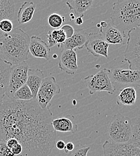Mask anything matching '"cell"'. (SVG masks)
I'll use <instances>...</instances> for the list:
<instances>
[{
  "instance_id": "cell-11",
  "label": "cell",
  "mask_w": 140,
  "mask_h": 156,
  "mask_svg": "<svg viewBox=\"0 0 140 156\" xmlns=\"http://www.w3.org/2000/svg\"><path fill=\"white\" fill-rule=\"evenodd\" d=\"M59 68L67 74L73 75L78 70V59L75 50H63L59 56Z\"/></svg>"
},
{
  "instance_id": "cell-27",
  "label": "cell",
  "mask_w": 140,
  "mask_h": 156,
  "mask_svg": "<svg viewBox=\"0 0 140 156\" xmlns=\"http://www.w3.org/2000/svg\"><path fill=\"white\" fill-rule=\"evenodd\" d=\"M90 149V147L80 145L73 151L68 153L67 156H87V153Z\"/></svg>"
},
{
  "instance_id": "cell-36",
  "label": "cell",
  "mask_w": 140,
  "mask_h": 156,
  "mask_svg": "<svg viewBox=\"0 0 140 156\" xmlns=\"http://www.w3.org/2000/svg\"><path fill=\"white\" fill-rule=\"evenodd\" d=\"M76 20L75 15H74L73 13H70V20Z\"/></svg>"
},
{
  "instance_id": "cell-3",
  "label": "cell",
  "mask_w": 140,
  "mask_h": 156,
  "mask_svg": "<svg viewBox=\"0 0 140 156\" xmlns=\"http://www.w3.org/2000/svg\"><path fill=\"white\" fill-rule=\"evenodd\" d=\"M111 23L125 33L140 27V0H119L114 2Z\"/></svg>"
},
{
  "instance_id": "cell-6",
  "label": "cell",
  "mask_w": 140,
  "mask_h": 156,
  "mask_svg": "<svg viewBox=\"0 0 140 156\" xmlns=\"http://www.w3.org/2000/svg\"><path fill=\"white\" fill-rule=\"evenodd\" d=\"M124 59L129 64V69L140 72V27L128 32Z\"/></svg>"
},
{
  "instance_id": "cell-1",
  "label": "cell",
  "mask_w": 140,
  "mask_h": 156,
  "mask_svg": "<svg viewBox=\"0 0 140 156\" xmlns=\"http://www.w3.org/2000/svg\"><path fill=\"white\" fill-rule=\"evenodd\" d=\"M51 105L42 109L36 99L5 98L0 103V140L17 139L22 156H49L57 137L52 126Z\"/></svg>"
},
{
  "instance_id": "cell-12",
  "label": "cell",
  "mask_w": 140,
  "mask_h": 156,
  "mask_svg": "<svg viewBox=\"0 0 140 156\" xmlns=\"http://www.w3.org/2000/svg\"><path fill=\"white\" fill-rule=\"evenodd\" d=\"M99 32L108 44L123 45L126 43L128 36L112 24L108 23L105 28H100Z\"/></svg>"
},
{
  "instance_id": "cell-31",
  "label": "cell",
  "mask_w": 140,
  "mask_h": 156,
  "mask_svg": "<svg viewBox=\"0 0 140 156\" xmlns=\"http://www.w3.org/2000/svg\"><path fill=\"white\" fill-rule=\"evenodd\" d=\"M12 153L15 156H22L23 152V147L20 144H18L15 148L11 150Z\"/></svg>"
},
{
  "instance_id": "cell-25",
  "label": "cell",
  "mask_w": 140,
  "mask_h": 156,
  "mask_svg": "<svg viewBox=\"0 0 140 156\" xmlns=\"http://www.w3.org/2000/svg\"><path fill=\"white\" fill-rule=\"evenodd\" d=\"M13 98L18 100L28 101L34 99L32 92L26 84H25L15 93Z\"/></svg>"
},
{
  "instance_id": "cell-21",
  "label": "cell",
  "mask_w": 140,
  "mask_h": 156,
  "mask_svg": "<svg viewBox=\"0 0 140 156\" xmlns=\"http://www.w3.org/2000/svg\"><path fill=\"white\" fill-rule=\"evenodd\" d=\"M137 100V91L133 87H125L120 90L118 97V103L125 106H132Z\"/></svg>"
},
{
  "instance_id": "cell-28",
  "label": "cell",
  "mask_w": 140,
  "mask_h": 156,
  "mask_svg": "<svg viewBox=\"0 0 140 156\" xmlns=\"http://www.w3.org/2000/svg\"><path fill=\"white\" fill-rule=\"evenodd\" d=\"M13 30V23L11 20L4 19L0 20V30L5 33H9Z\"/></svg>"
},
{
  "instance_id": "cell-26",
  "label": "cell",
  "mask_w": 140,
  "mask_h": 156,
  "mask_svg": "<svg viewBox=\"0 0 140 156\" xmlns=\"http://www.w3.org/2000/svg\"><path fill=\"white\" fill-rule=\"evenodd\" d=\"M48 23L53 28L59 29L62 26V23L65 22L64 16H61L58 13H52L48 17Z\"/></svg>"
},
{
  "instance_id": "cell-37",
  "label": "cell",
  "mask_w": 140,
  "mask_h": 156,
  "mask_svg": "<svg viewBox=\"0 0 140 156\" xmlns=\"http://www.w3.org/2000/svg\"><path fill=\"white\" fill-rule=\"evenodd\" d=\"M53 58H58V55H56V54H55V55H53Z\"/></svg>"
},
{
  "instance_id": "cell-38",
  "label": "cell",
  "mask_w": 140,
  "mask_h": 156,
  "mask_svg": "<svg viewBox=\"0 0 140 156\" xmlns=\"http://www.w3.org/2000/svg\"><path fill=\"white\" fill-rule=\"evenodd\" d=\"M73 103L74 105L76 104V100H73Z\"/></svg>"
},
{
  "instance_id": "cell-19",
  "label": "cell",
  "mask_w": 140,
  "mask_h": 156,
  "mask_svg": "<svg viewBox=\"0 0 140 156\" xmlns=\"http://www.w3.org/2000/svg\"><path fill=\"white\" fill-rule=\"evenodd\" d=\"M36 5L33 2H23L18 13V21L19 25L26 23L33 18Z\"/></svg>"
},
{
  "instance_id": "cell-18",
  "label": "cell",
  "mask_w": 140,
  "mask_h": 156,
  "mask_svg": "<svg viewBox=\"0 0 140 156\" xmlns=\"http://www.w3.org/2000/svg\"><path fill=\"white\" fill-rule=\"evenodd\" d=\"M52 126L56 132L62 133H75L78 128L76 124L74 123L68 118H60L52 120Z\"/></svg>"
},
{
  "instance_id": "cell-30",
  "label": "cell",
  "mask_w": 140,
  "mask_h": 156,
  "mask_svg": "<svg viewBox=\"0 0 140 156\" xmlns=\"http://www.w3.org/2000/svg\"><path fill=\"white\" fill-rule=\"evenodd\" d=\"M60 28L61 30H62L63 31V32L65 33L67 39H68V38H70L71 37H72L74 33V29L70 25H68V24L64 25Z\"/></svg>"
},
{
  "instance_id": "cell-7",
  "label": "cell",
  "mask_w": 140,
  "mask_h": 156,
  "mask_svg": "<svg viewBox=\"0 0 140 156\" xmlns=\"http://www.w3.org/2000/svg\"><path fill=\"white\" fill-rule=\"evenodd\" d=\"M110 79L114 85L117 84L125 87H140V72L130 69L114 67L110 69Z\"/></svg>"
},
{
  "instance_id": "cell-15",
  "label": "cell",
  "mask_w": 140,
  "mask_h": 156,
  "mask_svg": "<svg viewBox=\"0 0 140 156\" xmlns=\"http://www.w3.org/2000/svg\"><path fill=\"white\" fill-rule=\"evenodd\" d=\"M104 156H131L129 144H116L106 140L102 145Z\"/></svg>"
},
{
  "instance_id": "cell-2",
  "label": "cell",
  "mask_w": 140,
  "mask_h": 156,
  "mask_svg": "<svg viewBox=\"0 0 140 156\" xmlns=\"http://www.w3.org/2000/svg\"><path fill=\"white\" fill-rule=\"evenodd\" d=\"M30 37L20 28L0 36V58L12 64L18 65L28 59Z\"/></svg>"
},
{
  "instance_id": "cell-5",
  "label": "cell",
  "mask_w": 140,
  "mask_h": 156,
  "mask_svg": "<svg viewBox=\"0 0 140 156\" xmlns=\"http://www.w3.org/2000/svg\"><path fill=\"white\" fill-rule=\"evenodd\" d=\"M110 69L105 68L101 70L95 75L87 76L84 79L85 85L90 95L101 91L113 94L116 91V88L110 79Z\"/></svg>"
},
{
  "instance_id": "cell-14",
  "label": "cell",
  "mask_w": 140,
  "mask_h": 156,
  "mask_svg": "<svg viewBox=\"0 0 140 156\" xmlns=\"http://www.w3.org/2000/svg\"><path fill=\"white\" fill-rule=\"evenodd\" d=\"M88 34L84 30H77L72 37L67 39L59 47L61 51L74 50L75 48L81 49L85 46L88 39Z\"/></svg>"
},
{
  "instance_id": "cell-13",
  "label": "cell",
  "mask_w": 140,
  "mask_h": 156,
  "mask_svg": "<svg viewBox=\"0 0 140 156\" xmlns=\"http://www.w3.org/2000/svg\"><path fill=\"white\" fill-rule=\"evenodd\" d=\"M29 52L35 58L44 59L47 61L50 59V48L44 40L37 36H34L30 38Z\"/></svg>"
},
{
  "instance_id": "cell-23",
  "label": "cell",
  "mask_w": 140,
  "mask_h": 156,
  "mask_svg": "<svg viewBox=\"0 0 140 156\" xmlns=\"http://www.w3.org/2000/svg\"><path fill=\"white\" fill-rule=\"evenodd\" d=\"M15 4L13 1L0 0V20L4 19H13Z\"/></svg>"
},
{
  "instance_id": "cell-32",
  "label": "cell",
  "mask_w": 140,
  "mask_h": 156,
  "mask_svg": "<svg viewBox=\"0 0 140 156\" xmlns=\"http://www.w3.org/2000/svg\"><path fill=\"white\" fill-rule=\"evenodd\" d=\"M6 144H7V145L8 147L9 148H10V150L13 149V148H15L18 144H19V141L16 139H14V138H10L9 139H8L7 141H6Z\"/></svg>"
},
{
  "instance_id": "cell-20",
  "label": "cell",
  "mask_w": 140,
  "mask_h": 156,
  "mask_svg": "<svg viewBox=\"0 0 140 156\" xmlns=\"http://www.w3.org/2000/svg\"><path fill=\"white\" fill-rule=\"evenodd\" d=\"M94 1L92 0H73L66 1V4L70 10H73L79 17H83L84 13L92 7Z\"/></svg>"
},
{
  "instance_id": "cell-10",
  "label": "cell",
  "mask_w": 140,
  "mask_h": 156,
  "mask_svg": "<svg viewBox=\"0 0 140 156\" xmlns=\"http://www.w3.org/2000/svg\"><path fill=\"white\" fill-rule=\"evenodd\" d=\"M109 45L99 32L98 33L89 34L88 39L84 46L87 51L94 57L102 56L108 58Z\"/></svg>"
},
{
  "instance_id": "cell-4",
  "label": "cell",
  "mask_w": 140,
  "mask_h": 156,
  "mask_svg": "<svg viewBox=\"0 0 140 156\" xmlns=\"http://www.w3.org/2000/svg\"><path fill=\"white\" fill-rule=\"evenodd\" d=\"M132 133V121L121 114L112 117L108 128V133L112 142L128 144Z\"/></svg>"
},
{
  "instance_id": "cell-17",
  "label": "cell",
  "mask_w": 140,
  "mask_h": 156,
  "mask_svg": "<svg viewBox=\"0 0 140 156\" xmlns=\"http://www.w3.org/2000/svg\"><path fill=\"white\" fill-rule=\"evenodd\" d=\"M13 66L0 58V103L5 97L9 77Z\"/></svg>"
},
{
  "instance_id": "cell-9",
  "label": "cell",
  "mask_w": 140,
  "mask_h": 156,
  "mask_svg": "<svg viewBox=\"0 0 140 156\" xmlns=\"http://www.w3.org/2000/svg\"><path fill=\"white\" fill-rule=\"evenodd\" d=\"M60 88L53 76L44 78L38 91L36 100L42 109L50 106V101L53 97L60 94Z\"/></svg>"
},
{
  "instance_id": "cell-33",
  "label": "cell",
  "mask_w": 140,
  "mask_h": 156,
  "mask_svg": "<svg viewBox=\"0 0 140 156\" xmlns=\"http://www.w3.org/2000/svg\"><path fill=\"white\" fill-rule=\"evenodd\" d=\"M75 149V145L74 144L73 142H68L65 144V147L64 148V151L65 153H70L71 151H73Z\"/></svg>"
},
{
  "instance_id": "cell-24",
  "label": "cell",
  "mask_w": 140,
  "mask_h": 156,
  "mask_svg": "<svg viewBox=\"0 0 140 156\" xmlns=\"http://www.w3.org/2000/svg\"><path fill=\"white\" fill-rule=\"evenodd\" d=\"M132 121V133L128 144L140 149V118H134Z\"/></svg>"
},
{
  "instance_id": "cell-34",
  "label": "cell",
  "mask_w": 140,
  "mask_h": 156,
  "mask_svg": "<svg viewBox=\"0 0 140 156\" xmlns=\"http://www.w3.org/2000/svg\"><path fill=\"white\" fill-rule=\"evenodd\" d=\"M56 147L60 150H63L65 148V142L62 140H59L56 142Z\"/></svg>"
},
{
  "instance_id": "cell-35",
  "label": "cell",
  "mask_w": 140,
  "mask_h": 156,
  "mask_svg": "<svg viewBox=\"0 0 140 156\" xmlns=\"http://www.w3.org/2000/svg\"><path fill=\"white\" fill-rule=\"evenodd\" d=\"M75 24L77 25H81V24L83 23V20L82 17H77L76 20H75Z\"/></svg>"
},
{
  "instance_id": "cell-16",
  "label": "cell",
  "mask_w": 140,
  "mask_h": 156,
  "mask_svg": "<svg viewBox=\"0 0 140 156\" xmlns=\"http://www.w3.org/2000/svg\"><path fill=\"white\" fill-rule=\"evenodd\" d=\"M44 73L39 69H29L26 84L31 90L34 99H36L43 80Z\"/></svg>"
},
{
  "instance_id": "cell-8",
  "label": "cell",
  "mask_w": 140,
  "mask_h": 156,
  "mask_svg": "<svg viewBox=\"0 0 140 156\" xmlns=\"http://www.w3.org/2000/svg\"><path fill=\"white\" fill-rule=\"evenodd\" d=\"M29 69V66L26 61L13 66L5 98H13L15 92L26 84Z\"/></svg>"
},
{
  "instance_id": "cell-22",
  "label": "cell",
  "mask_w": 140,
  "mask_h": 156,
  "mask_svg": "<svg viewBox=\"0 0 140 156\" xmlns=\"http://www.w3.org/2000/svg\"><path fill=\"white\" fill-rule=\"evenodd\" d=\"M67 39L65 33L60 28L50 30L47 33V40L50 48L58 45V48Z\"/></svg>"
},
{
  "instance_id": "cell-29",
  "label": "cell",
  "mask_w": 140,
  "mask_h": 156,
  "mask_svg": "<svg viewBox=\"0 0 140 156\" xmlns=\"http://www.w3.org/2000/svg\"><path fill=\"white\" fill-rule=\"evenodd\" d=\"M0 156H15L8 148L6 141L0 140Z\"/></svg>"
}]
</instances>
